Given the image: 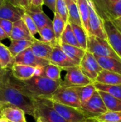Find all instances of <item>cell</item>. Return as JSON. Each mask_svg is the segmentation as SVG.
<instances>
[{
	"mask_svg": "<svg viewBox=\"0 0 121 122\" xmlns=\"http://www.w3.org/2000/svg\"><path fill=\"white\" fill-rule=\"evenodd\" d=\"M20 83L26 93L35 99H50L61 86L60 81H53L43 76H34L28 80H20Z\"/></svg>",
	"mask_w": 121,
	"mask_h": 122,
	"instance_id": "obj_2",
	"label": "cell"
},
{
	"mask_svg": "<svg viewBox=\"0 0 121 122\" xmlns=\"http://www.w3.org/2000/svg\"><path fill=\"white\" fill-rule=\"evenodd\" d=\"M26 113L19 107L8 104L0 103V117L12 122H27L25 117Z\"/></svg>",
	"mask_w": 121,
	"mask_h": 122,
	"instance_id": "obj_13",
	"label": "cell"
},
{
	"mask_svg": "<svg viewBox=\"0 0 121 122\" xmlns=\"http://www.w3.org/2000/svg\"><path fill=\"white\" fill-rule=\"evenodd\" d=\"M71 25L81 47L86 51L87 44H88V36L87 32L81 26H78L73 24H71Z\"/></svg>",
	"mask_w": 121,
	"mask_h": 122,
	"instance_id": "obj_32",
	"label": "cell"
},
{
	"mask_svg": "<svg viewBox=\"0 0 121 122\" xmlns=\"http://www.w3.org/2000/svg\"></svg>",
	"mask_w": 121,
	"mask_h": 122,
	"instance_id": "obj_52",
	"label": "cell"
},
{
	"mask_svg": "<svg viewBox=\"0 0 121 122\" xmlns=\"http://www.w3.org/2000/svg\"><path fill=\"white\" fill-rule=\"evenodd\" d=\"M71 1H72V0H65V1L66 2L67 5H68V4H70V3L71 2Z\"/></svg>",
	"mask_w": 121,
	"mask_h": 122,
	"instance_id": "obj_46",
	"label": "cell"
},
{
	"mask_svg": "<svg viewBox=\"0 0 121 122\" xmlns=\"http://www.w3.org/2000/svg\"><path fill=\"white\" fill-rule=\"evenodd\" d=\"M79 66L84 75L93 82L96 81L98 75L103 70L95 56L87 51L85 54V56L82 59Z\"/></svg>",
	"mask_w": 121,
	"mask_h": 122,
	"instance_id": "obj_10",
	"label": "cell"
},
{
	"mask_svg": "<svg viewBox=\"0 0 121 122\" xmlns=\"http://www.w3.org/2000/svg\"><path fill=\"white\" fill-rule=\"evenodd\" d=\"M63 71H65V75L60 81V86L78 87L93 83L91 79L84 75L79 66L66 68L63 69Z\"/></svg>",
	"mask_w": 121,
	"mask_h": 122,
	"instance_id": "obj_5",
	"label": "cell"
},
{
	"mask_svg": "<svg viewBox=\"0 0 121 122\" xmlns=\"http://www.w3.org/2000/svg\"><path fill=\"white\" fill-rule=\"evenodd\" d=\"M2 71V69H1V66H0V72Z\"/></svg>",
	"mask_w": 121,
	"mask_h": 122,
	"instance_id": "obj_48",
	"label": "cell"
},
{
	"mask_svg": "<svg viewBox=\"0 0 121 122\" xmlns=\"http://www.w3.org/2000/svg\"><path fill=\"white\" fill-rule=\"evenodd\" d=\"M102 99L108 109L111 112H121V100L108 92L98 91Z\"/></svg>",
	"mask_w": 121,
	"mask_h": 122,
	"instance_id": "obj_25",
	"label": "cell"
},
{
	"mask_svg": "<svg viewBox=\"0 0 121 122\" xmlns=\"http://www.w3.org/2000/svg\"><path fill=\"white\" fill-rule=\"evenodd\" d=\"M14 64V57L10 52L9 47L0 41V66L2 69L11 67Z\"/></svg>",
	"mask_w": 121,
	"mask_h": 122,
	"instance_id": "obj_27",
	"label": "cell"
},
{
	"mask_svg": "<svg viewBox=\"0 0 121 122\" xmlns=\"http://www.w3.org/2000/svg\"><path fill=\"white\" fill-rule=\"evenodd\" d=\"M103 24L109 44L121 59V32L110 19H103Z\"/></svg>",
	"mask_w": 121,
	"mask_h": 122,
	"instance_id": "obj_11",
	"label": "cell"
},
{
	"mask_svg": "<svg viewBox=\"0 0 121 122\" xmlns=\"http://www.w3.org/2000/svg\"><path fill=\"white\" fill-rule=\"evenodd\" d=\"M36 100L26 93L20 80L13 76L11 67L2 69L0 72V103L15 105L35 119Z\"/></svg>",
	"mask_w": 121,
	"mask_h": 122,
	"instance_id": "obj_1",
	"label": "cell"
},
{
	"mask_svg": "<svg viewBox=\"0 0 121 122\" xmlns=\"http://www.w3.org/2000/svg\"><path fill=\"white\" fill-rule=\"evenodd\" d=\"M36 120V122H45L42 119H41V118H39V117H38Z\"/></svg>",
	"mask_w": 121,
	"mask_h": 122,
	"instance_id": "obj_45",
	"label": "cell"
},
{
	"mask_svg": "<svg viewBox=\"0 0 121 122\" xmlns=\"http://www.w3.org/2000/svg\"><path fill=\"white\" fill-rule=\"evenodd\" d=\"M96 119L98 122H121V112L108 111Z\"/></svg>",
	"mask_w": 121,
	"mask_h": 122,
	"instance_id": "obj_35",
	"label": "cell"
},
{
	"mask_svg": "<svg viewBox=\"0 0 121 122\" xmlns=\"http://www.w3.org/2000/svg\"><path fill=\"white\" fill-rule=\"evenodd\" d=\"M66 44L77 47H81L76 36L73 32V30L71 27V24L67 23L66 26L65 27V29L61 36L60 41H59V44Z\"/></svg>",
	"mask_w": 121,
	"mask_h": 122,
	"instance_id": "obj_28",
	"label": "cell"
},
{
	"mask_svg": "<svg viewBox=\"0 0 121 122\" xmlns=\"http://www.w3.org/2000/svg\"><path fill=\"white\" fill-rule=\"evenodd\" d=\"M96 89L98 91H103L109 93L113 97L121 100V84L116 85H106L99 83L93 82Z\"/></svg>",
	"mask_w": 121,
	"mask_h": 122,
	"instance_id": "obj_34",
	"label": "cell"
},
{
	"mask_svg": "<svg viewBox=\"0 0 121 122\" xmlns=\"http://www.w3.org/2000/svg\"></svg>",
	"mask_w": 121,
	"mask_h": 122,
	"instance_id": "obj_50",
	"label": "cell"
},
{
	"mask_svg": "<svg viewBox=\"0 0 121 122\" xmlns=\"http://www.w3.org/2000/svg\"><path fill=\"white\" fill-rule=\"evenodd\" d=\"M68 23L83 26L77 4L73 1L68 4Z\"/></svg>",
	"mask_w": 121,
	"mask_h": 122,
	"instance_id": "obj_31",
	"label": "cell"
},
{
	"mask_svg": "<svg viewBox=\"0 0 121 122\" xmlns=\"http://www.w3.org/2000/svg\"><path fill=\"white\" fill-rule=\"evenodd\" d=\"M53 46L51 45L43 42L39 39H36L31 46V49L33 51V53L39 58L48 60L50 59V57L51 56V54L53 50Z\"/></svg>",
	"mask_w": 121,
	"mask_h": 122,
	"instance_id": "obj_18",
	"label": "cell"
},
{
	"mask_svg": "<svg viewBox=\"0 0 121 122\" xmlns=\"http://www.w3.org/2000/svg\"><path fill=\"white\" fill-rule=\"evenodd\" d=\"M13 23L11 21L1 19L0 18V26L4 29V31L6 32V34L8 35L9 38H10L11 31H12V28H13Z\"/></svg>",
	"mask_w": 121,
	"mask_h": 122,
	"instance_id": "obj_38",
	"label": "cell"
},
{
	"mask_svg": "<svg viewBox=\"0 0 121 122\" xmlns=\"http://www.w3.org/2000/svg\"><path fill=\"white\" fill-rule=\"evenodd\" d=\"M4 0H0V6L2 5V4L4 3Z\"/></svg>",
	"mask_w": 121,
	"mask_h": 122,
	"instance_id": "obj_47",
	"label": "cell"
},
{
	"mask_svg": "<svg viewBox=\"0 0 121 122\" xmlns=\"http://www.w3.org/2000/svg\"><path fill=\"white\" fill-rule=\"evenodd\" d=\"M34 20L39 30L46 26H53V21L43 11L42 7L29 9L25 11Z\"/></svg>",
	"mask_w": 121,
	"mask_h": 122,
	"instance_id": "obj_17",
	"label": "cell"
},
{
	"mask_svg": "<svg viewBox=\"0 0 121 122\" xmlns=\"http://www.w3.org/2000/svg\"><path fill=\"white\" fill-rule=\"evenodd\" d=\"M113 22L114 23V24L116 25V26L118 29V30L121 32V17L113 20Z\"/></svg>",
	"mask_w": 121,
	"mask_h": 122,
	"instance_id": "obj_42",
	"label": "cell"
},
{
	"mask_svg": "<svg viewBox=\"0 0 121 122\" xmlns=\"http://www.w3.org/2000/svg\"><path fill=\"white\" fill-rule=\"evenodd\" d=\"M95 57L103 69L121 74V60L106 56H95Z\"/></svg>",
	"mask_w": 121,
	"mask_h": 122,
	"instance_id": "obj_20",
	"label": "cell"
},
{
	"mask_svg": "<svg viewBox=\"0 0 121 122\" xmlns=\"http://www.w3.org/2000/svg\"><path fill=\"white\" fill-rule=\"evenodd\" d=\"M50 100L79 109L82 107L75 87L60 86L53 94Z\"/></svg>",
	"mask_w": 121,
	"mask_h": 122,
	"instance_id": "obj_6",
	"label": "cell"
},
{
	"mask_svg": "<svg viewBox=\"0 0 121 122\" xmlns=\"http://www.w3.org/2000/svg\"><path fill=\"white\" fill-rule=\"evenodd\" d=\"M11 69L13 76L16 79L24 81L35 76L36 68L27 65L14 64V65L11 67Z\"/></svg>",
	"mask_w": 121,
	"mask_h": 122,
	"instance_id": "obj_19",
	"label": "cell"
},
{
	"mask_svg": "<svg viewBox=\"0 0 121 122\" xmlns=\"http://www.w3.org/2000/svg\"><path fill=\"white\" fill-rule=\"evenodd\" d=\"M80 110L86 117L93 119H96L98 117L108 112V109L98 90L92 98L85 105L82 106Z\"/></svg>",
	"mask_w": 121,
	"mask_h": 122,
	"instance_id": "obj_8",
	"label": "cell"
},
{
	"mask_svg": "<svg viewBox=\"0 0 121 122\" xmlns=\"http://www.w3.org/2000/svg\"><path fill=\"white\" fill-rule=\"evenodd\" d=\"M86 51L93 54L94 56L112 57L121 60L118 55L112 49L107 39H103L93 35L88 36Z\"/></svg>",
	"mask_w": 121,
	"mask_h": 122,
	"instance_id": "obj_3",
	"label": "cell"
},
{
	"mask_svg": "<svg viewBox=\"0 0 121 122\" xmlns=\"http://www.w3.org/2000/svg\"><path fill=\"white\" fill-rule=\"evenodd\" d=\"M43 5H44V0H31L29 9L41 8Z\"/></svg>",
	"mask_w": 121,
	"mask_h": 122,
	"instance_id": "obj_40",
	"label": "cell"
},
{
	"mask_svg": "<svg viewBox=\"0 0 121 122\" xmlns=\"http://www.w3.org/2000/svg\"><path fill=\"white\" fill-rule=\"evenodd\" d=\"M40 36V39L41 41L47 43L52 46L55 47L58 44L56 40V35L53 29V26H46L39 30L38 33Z\"/></svg>",
	"mask_w": 121,
	"mask_h": 122,
	"instance_id": "obj_26",
	"label": "cell"
},
{
	"mask_svg": "<svg viewBox=\"0 0 121 122\" xmlns=\"http://www.w3.org/2000/svg\"><path fill=\"white\" fill-rule=\"evenodd\" d=\"M9 39L11 40H29L32 41L36 39L29 32L22 19L13 23L12 31Z\"/></svg>",
	"mask_w": 121,
	"mask_h": 122,
	"instance_id": "obj_16",
	"label": "cell"
},
{
	"mask_svg": "<svg viewBox=\"0 0 121 122\" xmlns=\"http://www.w3.org/2000/svg\"><path fill=\"white\" fill-rule=\"evenodd\" d=\"M53 107L56 112L68 122H98L96 119H89L79 109L66 106L52 101Z\"/></svg>",
	"mask_w": 121,
	"mask_h": 122,
	"instance_id": "obj_7",
	"label": "cell"
},
{
	"mask_svg": "<svg viewBox=\"0 0 121 122\" xmlns=\"http://www.w3.org/2000/svg\"><path fill=\"white\" fill-rule=\"evenodd\" d=\"M22 19H23L24 22L25 23V24H26L27 29H29V32L31 33V34L34 37H35V35L39 33V29H38L35 22L32 19V18L27 13L25 12L24 16H22Z\"/></svg>",
	"mask_w": 121,
	"mask_h": 122,
	"instance_id": "obj_37",
	"label": "cell"
},
{
	"mask_svg": "<svg viewBox=\"0 0 121 122\" xmlns=\"http://www.w3.org/2000/svg\"><path fill=\"white\" fill-rule=\"evenodd\" d=\"M7 1H9L11 4H12L15 6L21 8L25 11L28 10L30 6L29 0H7Z\"/></svg>",
	"mask_w": 121,
	"mask_h": 122,
	"instance_id": "obj_39",
	"label": "cell"
},
{
	"mask_svg": "<svg viewBox=\"0 0 121 122\" xmlns=\"http://www.w3.org/2000/svg\"><path fill=\"white\" fill-rule=\"evenodd\" d=\"M94 82L106 85L121 84V74L103 69Z\"/></svg>",
	"mask_w": 121,
	"mask_h": 122,
	"instance_id": "obj_21",
	"label": "cell"
},
{
	"mask_svg": "<svg viewBox=\"0 0 121 122\" xmlns=\"http://www.w3.org/2000/svg\"><path fill=\"white\" fill-rule=\"evenodd\" d=\"M33 41L29 40H11L9 49L12 56L15 57L25 49L31 47Z\"/></svg>",
	"mask_w": 121,
	"mask_h": 122,
	"instance_id": "obj_29",
	"label": "cell"
},
{
	"mask_svg": "<svg viewBox=\"0 0 121 122\" xmlns=\"http://www.w3.org/2000/svg\"><path fill=\"white\" fill-rule=\"evenodd\" d=\"M0 122H9V121L4 118H2V117H0Z\"/></svg>",
	"mask_w": 121,
	"mask_h": 122,
	"instance_id": "obj_44",
	"label": "cell"
},
{
	"mask_svg": "<svg viewBox=\"0 0 121 122\" xmlns=\"http://www.w3.org/2000/svg\"><path fill=\"white\" fill-rule=\"evenodd\" d=\"M39 117L45 122H66L54 109L52 101L47 99L36 100V119Z\"/></svg>",
	"mask_w": 121,
	"mask_h": 122,
	"instance_id": "obj_4",
	"label": "cell"
},
{
	"mask_svg": "<svg viewBox=\"0 0 121 122\" xmlns=\"http://www.w3.org/2000/svg\"><path fill=\"white\" fill-rule=\"evenodd\" d=\"M53 14H54V16L53 19V29L56 35V40L59 44L61 36L65 29L67 23L57 12H54Z\"/></svg>",
	"mask_w": 121,
	"mask_h": 122,
	"instance_id": "obj_33",
	"label": "cell"
},
{
	"mask_svg": "<svg viewBox=\"0 0 121 122\" xmlns=\"http://www.w3.org/2000/svg\"><path fill=\"white\" fill-rule=\"evenodd\" d=\"M7 38H9L8 35H7V34H6V32L4 31V29L0 26V41H2V40H4V39H7Z\"/></svg>",
	"mask_w": 121,
	"mask_h": 122,
	"instance_id": "obj_43",
	"label": "cell"
},
{
	"mask_svg": "<svg viewBox=\"0 0 121 122\" xmlns=\"http://www.w3.org/2000/svg\"><path fill=\"white\" fill-rule=\"evenodd\" d=\"M62 71L63 69L61 67L50 63L44 68L41 76L53 81H61Z\"/></svg>",
	"mask_w": 121,
	"mask_h": 122,
	"instance_id": "obj_30",
	"label": "cell"
},
{
	"mask_svg": "<svg viewBox=\"0 0 121 122\" xmlns=\"http://www.w3.org/2000/svg\"><path fill=\"white\" fill-rule=\"evenodd\" d=\"M81 19L82 21V26L88 35L90 34L89 29V18H90V6L88 0H77L76 1Z\"/></svg>",
	"mask_w": 121,
	"mask_h": 122,
	"instance_id": "obj_22",
	"label": "cell"
},
{
	"mask_svg": "<svg viewBox=\"0 0 121 122\" xmlns=\"http://www.w3.org/2000/svg\"><path fill=\"white\" fill-rule=\"evenodd\" d=\"M60 45L63 51L72 60H73L76 64L79 65L82 59L85 56L86 51L81 47H77V46H71V45H68L66 44H61Z\"/></svg>",
	"mask_w": 121,
	"mask_h": 122,
	"instance_id": "obj_23",
	"label": "cell"
},
{
	"mask_svg": "<svg viewBox=\"0 0 121 122\" xmlns=\"http://www.w3.org/2000/svg\"><path fill=\"white\" fill-rule=\"evenodd\" d=\"M92 1H93V0H92Z\"/></svg>",
	"mask_w": 121,
	"mask_h": 122,
	"instance_id": "obj_53",
	"label": "cell"
},
{
	"mask_svg": "<svg viewBox=\"0 0 121 122\" xmlns=\"http://www.w3.org/2000/svg\"><path fill=\"white\" fill-rule=\"evenodd\" d=\"M73 1H74V2H76V1H77V0H72Z\"/></svg>",
	"mask_w": 121,
	"mask_h": 122,
	"instance_id": "obj_49",
	"label": "cell"
},
{
	"mask_svg": "<svg viewBox=\"0 0 121 122\" xmlns=\"http://www.w3.org/2000/svg\"><path fill=\"white\" fill-rule=\"evenodd\" d=\"M56 0H44V5L46 6L54 13L56 10Z\"/></svg>",
	"mask_w": 121,
	"mask_h": 122,
	"instance_id": "obj_41",
	"label": "cell"
},
{
	"mask_svg": "<svg viewBox=\"0 0 121 122\" xmlns=\"http://www.w3.org/2000/svg\"><path fill=\"white\" fill-rule=\"evenodd\" d=\"M14 64L31 66L33 67L44 68L50 61L37 57L32 51L31 47L25 49L14 57Z\"/></svg>",
	"mask_w": 121,
	"mask_h": 122,
	"instance_id": "obj_12",
	"label": "cell"
},
{
	"mask_svg": "<svg viewBox=\"0 0 121 122\" xmlns=\"http://www.w3.org/2000/svg\"><path fill=\"white\" fill-rule=\"evenodd\" d=\"M49 61L50 63L61 67L62 69L79 66L63 51L60 44H58L53 48Z\"/></svg>",
	"mask_w": 121,
	"mask_h": 122,
	"instance_id": "obj_14",
	"label": "cell"
},
{
	"mask_svg": "<svg viewBox=\"0 0 121 122\" xmlns=\"http://www.w3.org/2000/svg\"><path fill=\"white\" fill-rule=\"evenodd\" d=\"M75 89L77 92L81 106L85 105L92 98V97L97 91L93 82L86 86L75 87Z\"/></svg>",
	"mask_w": 121,
	"mask_h": 122,
	"instance_id": "obj_24",
	"label": "cell"
},
{
	"mask_svg": "<svg viewBox=\"0 0 121 122\" xmlns=\"http://www.w3.org/2000/svg\"><path fill=\"white\" fill-rule=\"evenodd\" d=\"M29 1H31V0H29Z\"/></svg>",
	"mask_w": 121,
	"mask_h": 122,
	"instance_id": "obj_51",
	"label": "cell"
},
{
	"mask_svg": "<svg viewBox=\"0 0 121 122\" xmlns=\"http://www.w3.org/2000/svg\"><path fill=\"white\" fill-rule=\"evenodd\" d=\"M90 6L89 18V35H93L103 39H107L106 33L104 28L103 19L97 13L95 4L92 0H88Z\"/></svg>",
	"mask_w": 121,
	"mask_h": 122,
	"instance_id": "obj_9",
	"label": "cell"
},
{
	"mask_svg": "<svg viewBox=\"0 0 121 122\" xmlns=\"http://www.w3.org/2000/svg\"><path fill=\"white\" fill-rule=\"evenodd\" d=\"M55 12H57L68 23V5L65 0H56Z\"/></svg>",
	"mask_w": 121,
	"mask_h": 122,
	"instance_id": "obj_36",
	"label": "cell"
},
{
	"mask_svg": "<svg viewBox=\"0 0 121 122\" xmlns=\"http://www.w3.org/2000/svg\"><path fill=\"white\" fill-rule=\"evenodd\" d=\"M24 13L25 10L15 6L7 0H4L0 6V18L12 22L21 19Z\"/></svg>",
	"mask_w": 121,
	"mask_h": 122,
	"instance_id": "obj_15",
	"label": "cell"
}]
</instances>
